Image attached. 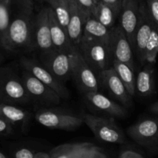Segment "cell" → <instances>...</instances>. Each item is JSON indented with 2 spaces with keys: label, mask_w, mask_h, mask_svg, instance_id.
Masks as SVG:
<instances>
[{
  "label": "cell",
  "mask_w": 158,
  "mask_h": 158,
  "mask_svg": "<svg viewBox=\"0 0 158 158\" xmlns=\"http://www.w3.org/2000/svg\"><path fill=\"white\" fill-rule=\"evenodd\" d=\"M149 15L158 30V1L157 0H144Z\"/></svg>",
  "instance_id": "cell-28"
},
{
  "label": "cell",
  "mask_w": 158,
  "mask_h": 158,
  "mask_svg": "<svg viewBox=\"0 0 158 158\" xmlns=\"http://www.w3.org/2000/svg\"><path fill=\"white\" fill-rule=\"evenodd\" d=\"M13 127L11 123L0 118V136H9L13 133Z\"/></svg>",
  "instance_id": "cell-31"
},
{
  "label": "cell",
  "mask_w": 158,
  "mask_h": 158,
  "mask_svg": "<svg viewBox=\"0 0 158 158\" xmlns=\"http://www.w3.org/2000/svg\"><path fill=\"white\" fill-rule=\"evenodd\" d=\"M49 19L51 38L54 48L56 50L62 52H72L74 49H77V47L69 40L67 31L59 23L55 13L50 7L49 9Z\"/></svg>",
  "instance_id": "cell-19"
},
{
  "label": "cell",
  "mask_w": 158,
  "mask_h": 158,
  "mask_svg": "<svg viewBox=\"0 0 158 158\" xmlns=\"http://www.w3.org/2000/svg\"><path fill=\"white\" fill-rule=\"evenodd\" d=\"M110 35L111 29H108L103 26L93 15H89L85 25L83 36L100 40L110 44Z\"/></svg>",
  "instance_id": "cell-22"
},
{
  "label": "cell",
  "mask_w": 158,
  "mask_h": 158,
  "mask_svg": "<svg viewBox=\"0 0 158 158\" xmlns=\"http://www.w3.org/2000/svg\"><path fill=\"white\" fill-rule=\"evenodd\" d=\"M21 77L9 66H0V103L18 106L31 103Z\"/></svg>",
  "instance_id": "cell-2"
},
{
  "label": "cell",
  "mask_w": 158,
  "mask_h": 158,
  "mask_svg": "<svg viewBox=\"0 0 158 158\" xmlns=\"http://www.w3.org/2000/svg\"><path fill=\"white\" fill-rule=\"evenodd\" d=\"M51 158H110L106 151L90 142H76L58 145L49 152Z\"/></svg>",
  "instance_id": "cell-6"
},
{
  "label": "cell",
  "mask_w": 158,
  "mask_h": 158,
  "mask_svg": "<svg viewBox=\"0 0 158 158\" xmlns=\"http://www.w3.org/2000/svg\"><path fill=\"white\" fill-rule=\"evenodd\" d=\"M35 153L30 148L21 147L13 151L12 156L13 158H34Z\"/></svg>",
  "instance_id": "cell-29"
},
{
  "label": "cell",
  "mask_w": 158,
  "mask_h": 158,
  "mask_svg": "<svg viewBox=\"0 0 158 158\" xmlns=\"http://www.w3.org/2000/svg\"><path fill=\"white\" fill-rule=\"evenodd\" d=\"M157 1H158V0H157Z\"/></svg>",
  "instance_id": "cell-41"
},
{
  "label": "cell",
  "mask_w": 158,
  "mask_h": 158,
  "mask_svg": "<svg viewBox=\"0 0 158 158\" xmlns=\"http://www.w3.org/2000/svg\"><path fill=\"white\" fill-rule=\"evenodd\" d=\"M69 19L67 32L73 44L79 47L83 35L85 25L91 14L87 13L78 5L76 0H69Z\"/></svg>",
  "instance_id": "cell-17"
},
{
  "label": "cell",
  "mask_w": 158,
  "mask_h": 158,
  "mask_svg": "<svg viewBox=\"0 0 158 158\" xmlns=\"http://www.w3.org/2000/svg\"><path fill=\"white\" fill-rule=\"evenodd\" d=\"M155 26L149 15L144 0L140 2V17L134 38V49L142 65H144V53L153 28Z\"/></svg>",
  "instance_id": "cell-15"
},
{
  "label": "cell",
  "mask_w": 158,
  "mask_h": 158,
  "mask_svg": "<svg viewBox=\"0 0 158 158\" xmlns=\"http://www.w3.org/2000/svg\"><path fill=\"white\" fill-rule=\"evenodd\" d=\"M22 81L32 102L45 106L60 104L61 98L54 90L35 78L30 73L23 70Z\"/></svg>",
  "instance_id": "cell-10"
},
{
  "label": "cell",
  "mask_w": 158,
  "mask_h": 158,
  "mask_svg": "<svg viewBox=\"0 0 158 158\" xmlns=\"http://www.w3.org/2000/svg\"><path fill=\"white\" fill-rule=\"evenodd\" d=\"M149 110L151 113L158 115V101L156 102V103H152V104L150 106Z\"/></svg>",
  "instance_id": "cell-35"
},
{
  "label": "cell",
  "mask_w": 158,
  "mask_h": 158,
  "mask_svg": "<svg viewBox=\"0 0 158 158\" xmlns=\"http://www.w3.org/2000/svg\"><path fill=\"white\" fill-rule=\"evenodd\" d=\"M97 77L99 86L106 89L114 100L120 102L125 107L132 106V97L128 94L113 66L102 71L97 75Z\"/></svg>",
  "instance_id": "cell-14"
},
{
  "label": "cell",
  "mask_w": 158,
  "mask_h": 158,
  "mask_svg": "<svg viewBox=\"0 0 158 158\" xmlns=\"http://www.w3.org/2000/svg\"><path fill=\"white\" fill-rule=\"evenodd\" d=\"M49 6L43 7L35 15L33 27V46L40 54L55 49L51 38Z\"/></svg>",
  "instance_id": "cell-12"
},
{
  "label": "cell",
  "mask_w": 158,
  "mask_h": 158,
  "mask_svg": "<svg viewBox=\"0 0 158 158\" xmlns=\"http://www.w3.org/2000/svg\"><path fill=\"white\" fill-rule=\"evenodd\" d=\"M158 55V30L154 26L147 44L144 53V65L146 63L154 64Z\"/></svg>",
  "instance_id": "cell-27"
},
{
  "label": "cell",
  "mask_w": 158,
  "mask_h": 158,
  "mask_svg": "<svg viewBox=\"0 0 158 158\" xmlns=\"http://www.w3.org/2000/svg\"><path fill=\"white\" fill-rule=\"evenodd\" d=\"M155 93L154 67L153 63H146L136 77V94L140 97H149Z\"/></svg>",
  "instance_id": "cell-20"
},
{
  "label": "cell",
  "mask_w": 158,
  "mask_h": 158,
  "mask_svg": "<svg viewBox=\"0 0 158 158\" xmlns=\"http://www.w3.org/2000/svg\"><path fill=\"white\" fill-rule=\"evenodd\" d=\"M12 0H0V46L6 50Z\"/></svg>",
  "instance_id": "cell-25"
},
{
  "label": "cell",
  "mask_w": 158,
  "mask_h": 158,
  "mask_svg": "<svg viewBox=\"0 0 158 158\" xmlns=\"http://www.w3.org/2000/svg\"><path fill=\"white\" fill-rule=\"evenodd\" d=\"M76 1L83 10L92 15L96 7V2L94 0H76Z\"/></svg>",
  "instance_id": "cell-30"
},
{
  "label": "cell",
  "mask_w": 158,
  "mask_h": 158,
  "mask_svg": "<svg viewBox=\"0 0 158 158\" xmlns=\"http://www.w3.org/2000/svg\"><path fill=\"white\" fill-rule=\"evenodd\" d=\"M72 78L84 94L98 91L97 73L85 61L77 48L72 54Z\"/></svg>",
  "instance_id": "cell-8"
},
{
  "label": "cell",
  "mask_w": 158,
  "mask_h": 158,
  "mask_svg": "<svg viewBox=\"0 0 158 158\" xmlns=\"http://www.w3.org/2000/svg\"><path fill=\"white\" fill-rule=\"evenodd\" d=\"M81 117L85 124L100 141L114 144L126 143L123 131L116 124L113 117H98L86 113H83Z\"/></svg>",
  "instance_id": "cell-4"
},
{
  "label": "cell",
  "mask_w": 158,
  "mask_h": 158,
  "mask_svg": "<svg viewBox=\"0 0 158 158\" xmlns=\"http://www.w3.org/2000/svg\"><path fill=\"white\" fill-rule=\"evenodd\" d=\"M137 1H140H140H142V0H137Z\"/></svg>",
  "instance_id": "cell-40"
},
{
  "label": "cell",
  "mask_w": 158,
  "mask_h": 158,
  "mask_svg": "<svg viewBox=\"0 0 158 158\" xmlns=\"http://www.w3.org/2000/svg\"><path fill=\"white\" fill-rule=\"evenodd\" d=\"M127 135L137 144L152 149L158 144V117L145 118L131 125Z\"/></svg>",
  "instance_id": "cell-11"
},
{
  "label": "cell",
  "mask_w": 158,
  "mask_h": 158,
  "mask_svg": "<svg viewBox=\"0 0 158 158\" xmlns=\"http://www.w3.org/2000/svg\"><path fill=\"white\" fill-rule=\"evenodd\" d=\"M140 2L137 0H124L122 3L118 18L119 26L126 34L133 50L134 49V38L140 17Z\"/></svg>",
  "instance_id": "cell-16"
},
{
  "label": "cell",
  "mask_w": 158,
  "mask_h": 158,
  "mask_svg": "<svg viewBox=\"0 0 158 158\" xmlns=\"http://www.w3.org/2000/svg\"><path fill=\"white\" fill-rule=\"evenodd\" d=\"M35 0H12L6 51L32 50Z\"/></svg>",
  "instance_id": "cell-1"
},
{
  "label": "cell",
  "mask_w": 158,
  "mask_h": 158,
  "mask_svg": "<svg viewBox=\"0 0 158 158\" xmlns=\"http://www.w3.org/2000/svg\"><path fill=\"white\" fill-rule=\"evenodd\" d=\"M120 9L111 6L106 3L98 2L92 15L108 29H112L116 26V21L119 18Z\"/></svg>",
  "instance_id": "cell-23"
},
{
  "label": "cell",
  "mask_w": 158,
  "mask_h": 158,
  "mask_svg": "<svg viewBox=\"0 0 158 158\" xmlns=\"http://www.w3.org/2000/svg\"><path fill=\"white\" fill-rule=\"evenodd\" d=\"M43 1H44V0H35V2H40V3L43 2Z\"/></svg>",
  "instance_id": "cell-38"
},
{
  "label": "cell",
  "mask_w": 158,
  "mask_h": 158,
  "mask_svg": "<svg viewBox=\"0 0 158 158\" xmlns=\"http://www.w3.org/2000/svg\"><path fill=\"white\" fill-rule=\"evenodd\" d=\"M31 117L29 111L18 106L0 103V118L11 123L13 127L25 128Z\"/></svg>",
  "instance_id": "cell-21"
},
{
  "label": "cell",
  "mask_w": 158,
  "mask_h": 158,
  "mask_svg": "<svg viewBox=\"0 0 158 158\" xmlns=\"http://www.w3.org/2000/svg\"><path fill=\"white\" fill-rule=\"evenodd\" d=\"M78 50L97 75L113 66L114 60L108 43L83 36Z\"/></svg>",
  "instance_id": "cell-3"
},
{
  "label": "cell",
  "mask_w": 158,
  "mask_h": 158,
  "mask_svg": "<svg viewBox=\"0 0 158 158\" xmlns=\"http://www.w3.org/2000/svg\"><path fill=\"white\" fill-rule=\"evenodd\" d=\"M110 48L114 61L124 63L135 71L132 46L119 25H116L111 29Z\"/></svg>",
  "instance_id": "cell-13"
},
{
  "label": "cell",
  "mask_w": 158,
  "mask_h": 158,
  "mask_svg": "<svg viewBox=\"0 0 158 158\" xmlns=\"http://www.w3.org/2000/svg\"><path fill=\"white\" fill-rule=\"evenodd\" d=\"M34 117L37 123L42 126L60 131H75L84 123L81 116L47 108L37 110Z\"/></svg>",
  "instance_id": "cell-5"
},
{
  "label": "cell",
  "mask_w": 158,
  "mask_h": 158,
  "mask_svg": "<svg viewBox=\"0 0 158 158\" xmlns=\"http://www.w3.org/2000/svg\"><path fill=\"white\" fill-rule=\"evenodd\" d=\"M1 49H2V47L0 46V66H2V63L3 60H4V57H3Z\"/></svg>",
  "instance_id": "cell-37"
},
{
  "label": "cell",
  "mask_w": 158,
  "mask_h": 158,
  "mask_svg": "<svg viewBox=\"0 0 158 158\" xmlns=\"http://www.w3.org/2000/svg\"><path fill=\"white\" fill-rule=\"evenodd\" d=\"M55 13L59 23L67 31L69 19V0H44Z\"/></svg>",
  "instance_id": "cell-26"
},
{
  "label": "cell",
  "mask_w": 158,
  "mask_h": 158,
  "mask_svg": "<svg viewBox=\"0 0 158 158\" xmlns=\"http://www.w3.org/2000/svg\"><path fill=\"white\" fill-rule=\"evenodd\" d=\"M73 52H62L55 49L40 54V63L59 81L64 83L72 77Z\"/></svg>",
  "instance_id": "cell-7"
},
{
  "label": "cell",
  "mask_w": 158,
  "mask_h": 158,
  "mask_svg": "<svg viewBox=\"0 0 158 158\" xmlns=\"http://www.w3.org/2000/svg\"><path fill=\"white\" fill-rule=\"evenodd\" d=\"M34 158H51V156L49 153L40 151V152L35 153Z\"/></svg>",
  "instance_id": "cell-34"
},
{
  "label": "cell",
  "mask_w": 158,
  "mask_h": 158,
  "mask_svg": "<svg viewBox=\"0 0 158 158\" xmlns=\"http://www.w3.org/2000/svg\"><path fill=\"white\" fill-rule=\"evenodd\" d=\"M94 1H95L96 4H97V2H100V0H94Z\"/></svg>",
  "instance_id": "cell-39"
},
{
  "label": "cell",
  "mask_w": 158,
  "mask_h": 158,
  "mask_svg": "<svg viewBox=\"0 0 158 158\" xmlns=\"http://www.w3.org/2000/svg\"><path fill=\"white\" fill-rule=\"evenodd\" d=\"M113 68L124 85L128 94L134 97L136 94V77L134 71L127 65L117 61H113Z\"/></svg>",
  "instance_id": "cell-24"
},
{
  "label": "cell",
  "mask_w": 158,
  "mask_h": 158,
  "mask_svg": "<svg viewBox=\"0 0 158 158\" xmlns=\"http://www.w3.org/2000/svg\"><path fill=\"white\" fill-rule=\"evenodd\" d=\"M19 64L23 70L30 73L35 78L44 83L46 86L55 91L61 99H67L69 96V90L64 83L59 81L48 69H46L41 63L33 59L22 56L19 59Z\"/></svg>",
  "instance_id": "cell-9"
},
{
  "label": "cell",
  "mask_w": 158,
  "mask_h": 158,
  "mask_svg": "<svg viewBox=\"0 0 158 158\" xmlns=\"http://www.w3.org/2000/svg\"><path fill=\"white\" fill-rule=\"evenodd\" d=\"M0 158H10L8 155H6L4 152L0 151Z\"/></svg>",
  "instance_id": "cell-36"
},
{
  "label": "cell",
  "mask_w": 158,
  "mask_h": 158,
  "mask_svg": "<svg viewBox=\"0 0 158 158\" xmlns=\"http://www.w3.org/2000/svg\"><path fill=\"white\" fill-rule=\"evenodd\" d=\"M118 158H145L143 154L133 149H123L120 151Z\"/></svg>",
  "instance_id": "cell-32"
},
{
  "label": "cell",
  "mask_w": 158,
  "mask_h": 158,
  "mask_svg": "<svg viewBox=\"0 0 158 158\" xmlns=\"http://www.w3.org/2000/svg\"><path fill=\"white\" fill-rule=\"evenodd\" d=\"M102 2L106 3V4L110 5L111 6H114V7L117 8V9H120L121 10V6L122 3L124 0H100Z\"/></svg>",
  "instance_id": "cell-33"
},
{
  "label": "cell",
  "mask_w": 158,
  "mask_h": 158,
  "mask_svg": "<svg viewBox=\"0 0 158 158\" xmlns=\"http://www.w3.org/2000/svg\"><path fill=\"white\" fill-rule=\"evenodd\" d=\"M84 98L92 107L110 117L123 118L127 115V110L125 106L118 104L110 98L99 93V91L85 94Z\"/></svg>",
  "instance_id": "cell-18"
}]
</instances>
